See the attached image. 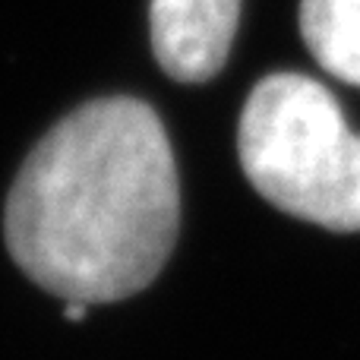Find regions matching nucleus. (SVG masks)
Listing matches in <instances>:
<instances>
[{
    "label": "nucleus",
    "instance_id": "obj_1",
    "mask_svg": "<svg viewBox=\"0 0 360 360\" xmlns=\"http://www.w3.org/2000/svg\"><path fill=\"white\" fill-rule=\"evenodd\" d=\"M180 186L162 117L130 95L76 108L29 152L6 196L10 256L73 304L149 288L177 240Z\"/></svg>",
    "mask_w": 360,
    "mask_h": 360
},
{
    "label": "nucleus",
    "instance_id": "obj_2",
    "mask_svg": "<svg viewBox=\"0 0 360 360\" xmlns=\"http://www.w3.org/2000/svg\"><path fill=\"white\" fill-rule=\"evenodd\" d=\"M237 152L247 180L281 212L329 231H360V136L316 79L266 76L243 105Z\"/></svg>",
    "mask_w": 360,
    "mask_h": 360
},
{
    "label": "nucleus",
    "instance_id": "obj_3",
    "mask_svg": "<svg viewBox=\"0 0 360 360\" xmlns=\"http://www.w3.org/2000/svg\"><path fill=\"white\" fill-rule=\"evenodd\" d=\"M240 22V0H152V51L177 82L196 86L224 67Z\"/></svg>",
    "mask_w": 360,
    "mask_h": 360
},
{
    "label": "nucleus",
    "instance_id": "obj_4",
    "mask_svg": "<svg viewBox=\"0 0 360 360\" xmlns=\"http://www.w3.org/2000/svg\"><path fill=\"white\" fill-rule=\"evenodd\" d=\"M300 35L326 73L360 86V0H300Z\"/></svg>",
    "mask_w": 360,
    "mask_h": 360
}]
</instances>
